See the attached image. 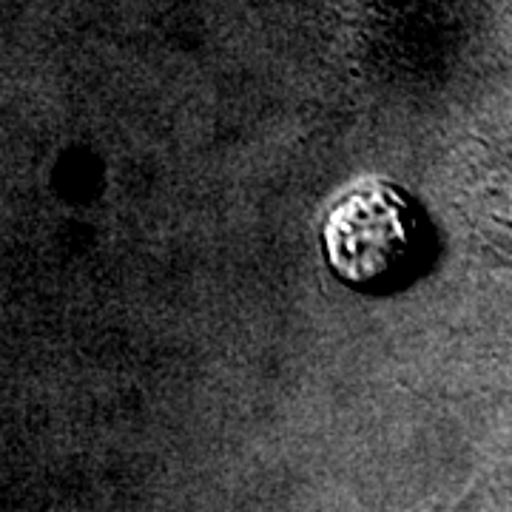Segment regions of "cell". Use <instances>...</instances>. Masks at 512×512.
I'll list each match as a JSON object with an SVG mask.
<instances>
[{"label": "cell", "instance_id": "6da1fadb", "mask_svg": "<svg viewBox=\"0 0 512 512\" xmlns=\"http://www.w3.org/2000/svg\"><path fill=\"white\" fill-rule=\"evenodd\" d=\"M325 256L353 288L402 282L424 254V220L413 200L387 180H359L325 217Z\"/></svg>", "mask_w": 512, "mask_h": 512}]
</instances>
